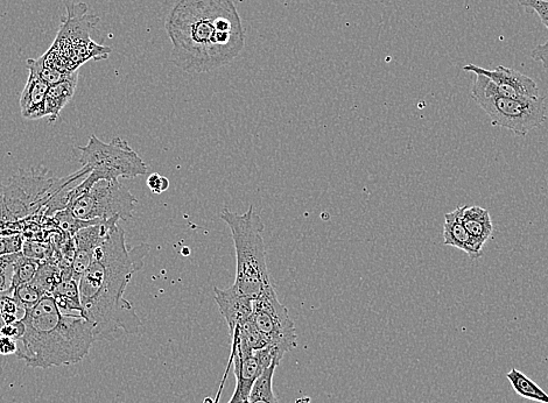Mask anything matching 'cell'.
<instances>
[{
  "instance_id": "6da1fadb",
  "label": "cell",
  "mask_w": 548,
  "mask_h": 403,
  "mask_svg": "<svg viewBox=\"0 0 548 403\" xmlns=\"http://www.w3.org/2000/svg\"><path fill=\"white\" fill-rule=\"evenodd\" d=\"M151 246L142 243L128 249L125 232L118 224L97 247L94 259L79 281L83 316L94 327L95 342H115L124 334H138L142 321L125 300L132 275L142 270Z\"/></svg>"
},
{
  "instance_id": "7a4b0ae2",
  "label": "cell",
  "mask_w": 548,
  "mask_h": 403,
  "mask_svg": "<svg viewBox=\"0 0 548 403\" xmlns=\"http://www.w3.org/2000/svg\"><path fill=\"white\" fill-rule=\"evenodd\" d=\"M172 62L202 74L228 65L245 47V30L233 0H179L166 20Z\"/></svg>"
},
{
  "instance_id": "3957f363",
  "label": "cell",
  "mask_w": 548,
  "mask_h": 403,
  "mask_svg": "<svg viewBox=\"0 0 548 403\" xmlns=\"http://www.w3.org/2000/svg\"><path fill=\"white\" fill-rule=\"evenodd\" d=\"M25 334L17 357L30 369L48 370L79 364L95 343L94 327L84 317L62 315L52 295H46L21 318Z\"/></svg>"
},
{
  "instance_id": "277c9868",
  "label": "cell",
  "mask_w": 548,
  "mask_h": 403,
  "mask_svg": "<svg viewBox=\"0 0 548 403\" xmlns=\"http://www.w3.org/2000/svg\"><path fill=\"white\" fill-rule=\"evenodd\" d=\"M222 221L226 222L233 235L236 252V277L233 287L247 298L255 300L273 287L266 256L262 217L254 205L244 214L224 209Z\"/></svg>"
},
{
  "instance_id": "5b68a950",
  "label": "cell",
  "mask_w": 548,
  "mask_h": 403,
  "mask_svg": "<svg viewBox=\"0 0 548 403\" xmlns=\"http://www.w3.org/2000/svg\"><path fill=\"white\" fill-rule=\"evenodd\" d=\"M473 100L487 113L494 126L503 127L517 137H525L546 122L545 97L537 100L526 97H512L502 93L488 77L476 74L473 84Z\"/></svg>"
},
{
  "instance_id": "8992f818",
  "label": "cell",
  "mask_w": 548,
  "mask_h": 403,
  "mask_svg": "<svg viewBox=\"0 0 548 403\" xmlns=\"http://www.w3.org/2000/svg\"><path fill=\"white\" fill-rule=\"evenodd\" d=\"M89 173V168L82 167L69 178L58 179L42 168L21 171L13 176L9 186L0 185V201L6 221L10 224L20 222L21 219L45 208L63 188L81 180Z\"/></svg>"
},
{
  "instance_id": "52a82bcc",
  "label": "cell",
  "mask_w": 548,
  "mask_h": 403,
  "mask_svg": "<svg viewBox=\"0 0 548 403\" xmlns=\"http://www.w3.org/2000/svg\"><path fill=\"white\" fill-rule=\"evenodd\" d=\"M79 161L90 169L89 176L95 182L100 180L119 181L135 179L149 171L144 160L132 150L128 141L116 137L110 143H103L95 134L87 146L76 147Z\"/></svg>"
},
{
  "instance_id": "ba28073f",
  "label": "cell",
  "mask_w": 548,
  "mask_h": 403,
  "mask_svg": "<svg viewBox=\"0 0 548 403\" xmlns=\"http://www.w3.org/2000/svg\"><path fill=\"white\" fill-rule=\"evenodd\" d=\"M137 203V197L121 182L100 180L70 203L67 210L83 221H109L118 217L128 222L133 218Z\"/></svg>"
},
{
  "instance_id": "9c48e42d",
  "label": "cell",
  "mask_w": 548,
  "mask_h": 403,
  "mask_svg": "<svg viewBox=\"0 0 548 403\" xmlns=\"http://www.w3.org/2000/svg\"><path fill=\"white\" fill-rule=\"evenodd\" d=\"M251 320L266 346L277 349L284 356L297 349L298 336L294 322L287 308L279 301L274 286L254 300Z\"/></svg>"
},
{
  "instance_id": "30bf717a",
  "label": "cell",
  "mask_w": 548,
  "mask_h": 403,
  "mask_svg": "<svg viewBox=\"0 0 548 403\" xmlns=\"http://www.w3.org/2000/svg\"><path fill=\"white\" fill-rule=\"evenodd\" d=\"M284 355L277 349L266 346L261 350L252 351L249 353H236L230 355L235 367L236 388L245 398H249L252 387H254L257 379L262 376L265 370L274 364H280Z\"/></svg>"
},
{
  "instance_id": "8fae6325",
  "label": "cell",
  "mask_w": 548,
  "mask_h": 403,
  "mask_svg": "<svg viewBox=\"0 0 548 403\" xmlns=\"http://www.w3.org/2000/svg\"><path fill=\"white\" fill-rule=\"evenodd\" d=\"M467 73L480 74L494 82L503 94L512 97H526L537 100L540 97L538 84L529 76L507 67H497L489 70L475 65L463 67Z\"/></svg>"
},
{
  "instance_id": "7c38bea8",
  "label": "cell",
  "mask_w": 548,
  "mask_h": 403,
  "mask_svg": "<svg viewBox=\"0 0 548 403\" xmlns=\"http://www.w3.org/2000/svg\"><path fill=\"white\" fill-rule=\"evenodd\" d=\"M215 301L226 320L230 334L240 325L249 320L252 315L254 300L247 298L231 286L228 289L214 287Z\"/></svg>"
},
{
  "instance_id": "4fadbf2b",
  "label": "cell",
  "mask_w": 548,
  "mask_h": 403,
  "mask_svg": "<svg viewBox=\"0 0 548 403\" xmlns=\"http://www.w3.org/2000/svg\"><path fill=\"white\" fill-rule=\"evenodd\" d=\"M462 211L463 207H460L445 215L444 244L466 252L470 259L475 260L482 256L483 246L470 237L462 223Z\"/></svg>"
},
{
  "instance_id": "5bb4252c",
  "label": "cell",
  "mask_w": 548,
  "mask_h": 403,
  "mask_svg": "<svg viewBox=\"0 0 548 403\" xmlns=\"http://www.w3.org/2000/svg\"><path fill=\"white\" fill-rule=\"evenodd\" d=\"M49 84L38 75L30 72L23 93L20 95L19 105L21 116L28 120H37L46 117V98Z\"/></svg>"
},
{
  "instance_id": "9a60e30c",
  "label": "cell",
  "mask_w": 548,
  "mask_h": 403,
  "mask_svg": "<svg viewBox=\"0 0 548 403\" xmlns=\"http://www.w3.org/2000/svg\"><path fill=\"white\" fill-rule=\"evenodd\" d=\"M462 223L470 237L483 247L493 237L494 225L487 209L465 205L462 211Z\"/></svg>"
},
{
  "instance_id": "2e32d148",
  "label": "cell",
  "mask_w": 548,
  "mask_h": 403,
  "mask_svg": "<svg viewBox=\"0 0 548 403\" xmlns=\"http://www.w3.org/2000/svg\"><path fill=\"white\" fill-rule=\"evenodd\" d=\"M79 82V72L70 73L65 80L49 87L46 98V117L59 118L60 112L72 100Z\"/></svg>"
},
{
  "instance_id": "e0dca14e",
  "label": "cell",
  "mask_w": 548,
  "mask_h": 403,
  "mask_svg": "<svg viewBox=\"0 0 548 403\" xmlns=\"http://www.w3.org/2000/svg\"><path fill=\"white\" fill-rule=\"evenodd\" d=\"M52 296L60 313L72 317H84L79 282L74 279L63 280L55 287Z\"/></svg>"
},
{
  "instance_id": "ac0fdd59",
  "label": "cell",
  "mask_w": 548,
  "mask_h": 403,
  "mask_svg": "<svg viewBox=\"0 0 548 403\" xmlns=\"http://www.w3.org/2000/svg\"><path fill=\"white\" fill-rule=\"evenodd\" d=\"M507 378L519 397L539 403H548V394L535 381L526 377L523 372L512 369L507 374Z\"/></svg>"
},
{
  "instance_id": "d6986e66",
  "label": "cell",
  "mask_w": 548,
  "mask_h": 403,
  "mask_svg": "<svg viewBox=\"0 0 548 403\" xmlns=\"http://www.w3.org/2000/svg\"><path fill=\"white\" fill-rule=\"evenodd\" d=\"M518 5L536 12L548 31V0H518ZM531 58L542 63L543 67L548 69V39L545 44L538 45L533 49Z\"/></svg>"
},
{
  "instance_id": "ffe728a7",
  "label": "cell",
  "mask_w": 548,
  "mask_h": 403,
  "mask_svg": "<svg viewBox=\"0 0 548 403\" xmlns=\"http://www.w3.org/2000/svg\"><path fill=\"white\" fill-rule=\"evenodd\" d=\"M279 364H272L252 387L248 403H279L273 391V376Z\"/></svg>"
},
{
  "instance_id": "44dd1931",
  "label": "cell",
  "mask_w": 548,
  "mask_h": 403,
  "mask_svg": "<svg viewBox=\"0 0 548 403\" xmlns=\"http://www.w3.org/2000/svg\"><path fill=\"white\" fill-rule=\"evenodd\" d=\"M42 263H45V261L28 258L25 257L23 253H20L16 264L13 266L11 291H13L14 288L31 282L35 275H37Z\"/></svg>"
},
{
  "instance_id": "7402d4cb",
  "label": "cell",
  "mask_w": 548,
  "mask_h": 403,
  "mask_svg": "<svg viewBox=\"0 0 548 403\" xmlns=\"http://www.w3.org/2000/svg\"><path fill=\"white\" fill-rule=\"evenodd\" d=\"M27 68L28 70H30V72L38 75L40 79L47 82L49 86H53V84L65 80L66 77L70 74L60 72L59 69L49 66L44 58H42V56L40 59L27 60Z\"/></svg>"
},
{
  "instance_id": "603a6c76",
  "label": "cell",
  "mask_w": 548,
  "mask_h": 403,
  "mask_svg": "<svg viewBox=\"0 0 548 403\" xmlns=\"http://www.w3.org/2000/svg\"><path fill=\"white\" fill-rule=\"evenodd\" d=\"M26 310L14 299L12 291L0 295V316L5 324L17 323L25 316Z\"/></svg>"
},
{
  "instance_id": "cb8c5ba5",
  "label": "cell",
  "mask_w": 548,
  "mask_h": 403,
  "mask_svg": "<svg viewBox=\"0 0 548 403\" xmlns=\"http://www.w3.org/2000/svg\"><path fill=\"white\" fill-rule=\"evenodd\" d=\"M12 294L14 299H16L25 310L33 308L35 304L46 296V294L41 291L40 287L35 285L33 281L14 288Z\"/></svg>"
},
{
  "instance_id": "d4e9b609",
  "label": "cell",
  "mask_w": 548,
  "mask_h": 403,
  "mask_svg": "<svg viewBox=\"0 0 548 403\" xmlns=\"http://www.w3.org/2000/svg\"><path fill=\"white\" fill-rule=\"evenodd\" d=\"M24 243V236L20 233L13 236H0V257L23 251Z\"/></svg>"
},
{
  "instance_id": "484cf974",
  "label": "cell",
  "mask_w": 548,
  "mask_h": 403,
  "mask_svg": "<svg viewBox=\"0 0 548 403\" xmlns=\"http://www.w3.org/2000/svg\"><path fill=\"white\" fill-rule=\"evenodd\" d=\"M21 253H23L25 257L40 261L51 259L49 258L51 257V254H49L48 247L39 243L25 242Z\"/></svg>"
},
{
  "instance_id": "4316f807",
  "label": "cell",
  "mask_w": 548,
  "mask_h": 403,
  "mask_svg": "<svg viewBox=\"0 0 548 403\" xmlns=\"http://www.w3.org/2000/svg\"><path fill=\"white\" fill-rule=\"evenodd\" d=\"M147 186H149L152 193L163 194L168 188H170V180L165 178L163 175L154 173L150 175L149 179H147Z\"/></svg>"
},
{
  "instance_id": "83f0119b",
  "label": "cell",
  "mask_w": 548,
  "mask_h": 403,
  "mask_svg": "<svg viewBox=\"0 0 548 403\" xmlns=\"http://www.w3.org/2000/svg\"><path fill=\"white\" fill-rule=\"evenodd\" d=\"M24 334L25 325L21 320L13 324H4V327L0 329V335L13 338L14 341H20Z\"/></svg>"
},
{
  "instance_id": "f1b7e54d",
  "label": "cell",
  "mask_w": 548,
  "mask_h": 403,
  "mask_svg": "<svg viewBox=\"0 0 548 403\" xmlns=\"http://www.w3.org/2000/svg\"><path fill=\"white\" fill-rule=\"evenodd\" d=\"M18 345L13 338L0 335V356L17 355Z\"/></svg>"
},
{
  "instance_id": "f546056e",
  "label": "cell",
  "mask_w": 548,
  "mask_h": 403,
  "mask_svg": "<svg viewBox=\"0 0 548 403\" xmlns=\"http://www.w3.org/2000/svg\"><path fill=\"white\" fill-rule=\"evenodd\" d=\"M13 271H0V295L11 291Z\"/></svg>"
},
{
  "instance_id": "4dcf8cb0",
  "label": "cell",
  "mask_w": 548,
  "mask_h": 403,
  "mask_svg": "<svg viewBox=\"0 0 548 403\" xmlns=\"http://www.w3.org/2000/svg\"><path fill=\"white\" fill-rule=\"evenodd\" d=\"M229 403H248V398H245L244 395L235 390L233 397H231Z\"/></svg>"
},
{
  "instance_id": "1f68e13d",
  "label": "cell",
  "mask_w": 548,
  "mask_h": 403,
  "mask_svg": "<svg viewBox=\"0 0 548 403\" xmlns=\"http://www.w3.org/2000/svg\"><path fill=\"white\" fill-rule=\"evenodd\" d=\"M295 403H312L311 399L309 398H300L298 399L297 401H295Z\"/></svg>"
},
{
  "instance_id": "d6a6232c",
  "label": "cell",
  "mask_w": 548,
  "mask_h": 403,
  "mask_svg": "<svg viewBox=\"0 0 548 403\" xmlns=\"http://www.w3.org/2000/svg\"><path fill=\"white\" fill-rule=\"evenodd\" d=\"M4 320H3V317L0 316V329H2L4 327Z\"/></svg>"
},
{
  "instance_id": "836d02e7",
  "label": "cell",
  "mask_w": 548,
  "mask_h": 403,
  "mask_svg": "<svg viewBox=\"0 0 548 403\" xmlns=\"http://www.w3.org/2000/svg\"><path fill=\"white\" fill-rule=\"evenodd\" d=\"M203 403H214V400H212V399H210V398H207V399L205 400V402H203Z\"/></svg>"
}]
</instances>
